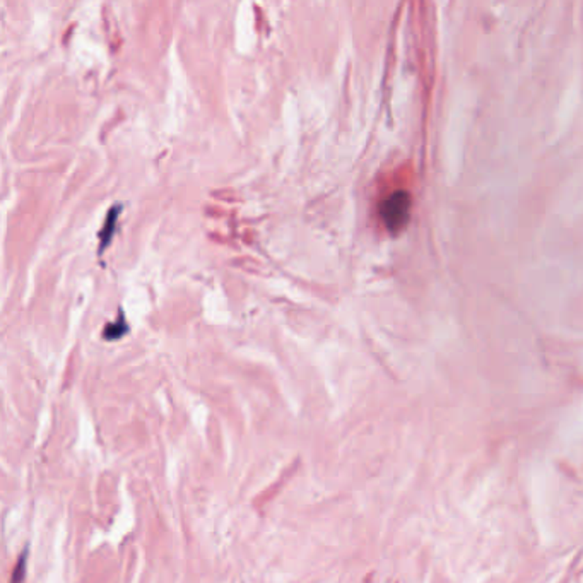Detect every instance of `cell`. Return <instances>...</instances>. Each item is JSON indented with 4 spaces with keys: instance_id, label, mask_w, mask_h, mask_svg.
Returning a JSON list of instances; mask_svg holds the SVG:
<instances>
[{
    "instance_id": "6da1fadb",
    "label": "cell",
    "mask_w": 583,
    "mask_h": 583,
    "mask_svg": "<svg viewBox=\"0 0 583 583\" xmlns=\"http://www.w3.org/2000/svg\"><path fill=\"white\" fill-rule=\"evenodd\" d=\"M409 209H411V198L404 190H398L383 201L380 214L390 231H398L407 221Z\"/></svg>"
},
{
    "instance_id": "7a4b0ae2",
    "label": "cell",
    "mask_w": 583,
    "mask_h": 583,
    "mask_svg": "<svg viewBox=\"0 0 583 583\" xmlns=\"http://www.w3.org/2000/svg\"><path fill=\"white\" fill-rule=\"evenodd\" d=\"M125 328H127V326H125V319H124V316H120V319H118V323H112V326L106 327L105 337L106 339H118L120 335H124Z\"/></svg>"
}]
</instances>
